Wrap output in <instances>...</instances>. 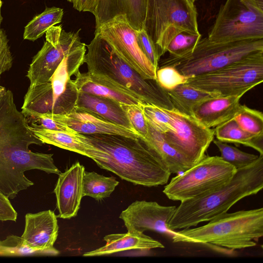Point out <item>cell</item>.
Returning a JSON list of instances; mask_svg holds the SVG:
<instances>
[{
  "label": "cell",
  "mask_w": 263,
  "mask_h": 263,
  "mask_svg": "<svg viewBox=\"0 0 263 263\" xmlns=\"http://www.w3.org/2000/svg\"><path fill=\"white\" fill-rule=\"evenodd\" d=\"M42 145L22 111L14 102L12 91L0 86V192L9 199L33 185L24 173L39 170L59 175L53 154L33 152L30 145Z\"/></svg>",
  "instance_id": "cell-1"
},
{
  "label": "cell",
  "mask_w": 263,
  "mask_h": 263,
  "mask_svg": "<svg viewBox=\"0 0 263 263\" xmlns=\"http://www.w3.org/2000/svg\"><path fill=\"white\" fill-rule=\"evenodd\" d=\"M92 145L88 158L101 168L136 185L166 184L171 173L143 137L85 135Z\"/></svg>",
  "instance_id": "cell-2"
},
{
  "label": "cell",
  "mask_w": 263,
  "mask_h": 263,
  "mask_svg": "<svg viewBox=\"0 0 263 263\" xmlns=\"http://www.w3.org/2000/svg\"><path fill=\"white\" fill-rule=\"evenodd\" d=\"M263 188V155L237 171L226 185L203 196L181 201L167 223L175 231L209 221L223 214L236 203L256 194Z\"/></svg>",
  "instance_id": "cell-3"
},
{
  "label": "cell",
  "mask_w": 263,
  "mask_h": 263,
  "mask_svg": "<svg viewBox=\"0 0 263 263\" xmlns=\"http://www.w3.org/2000/svg\"><path fill=\"white\" fill-rule=\"evenodd\" d=\"M85 61L88 72L126 91L144 103L171 109L174 106L166 91L156 80L143 79L126 64L99 34L86 45Z\"/></svg>",
  "instance_id": "cell-4"
},
{
  "label": "cell",
  "mask_w": 263,
  "mask_h": 263,
  "mask_svg": "<svg viewBox=\"0 0 263 263\" xmlns=\"http://www.w3.org/2000/svg\"><path fill=\"white\" fill-rule=\"evenodd\" d=\"M263 236V208L227 212L201 227L176 231L174 242L202 244L234 250L254 247Z\"/></svg>",
  "instance_id": "cell-5"
},
{
  "label": "cell",
  "mask_w": 263,
  "mask_h": 263,
  "mask_svg": "<svg viewBox=\"0 0 263 263\" xmlns=\"http://www.w3.org/2000/svg\"><path fill=\"white\" fill-rule=\"evenodd\" d=\"M86 45L67 54L46 82L30 85L24 97L22 109L39 113L66 115L76 107L79 91L72 76L84 63Z\"/></svg>",
  "instance_id": "cell-6"
},
{
  "label": "cell",
  "mask_w": 263,
  "mask_h": 263,
  "mask_svg": "<svg viewBox=\"0 0 263 263\" xmlns=\"http://www.w3.org/2000/svg\"><path fill=\"white\" fill-rule=\"evenodd\" d=\"M263 51V39L231 42H212L200 39L191 53L181 57L168 56L161 66L171 65L192 78L213 71L250 55Z\"/></svg>",
  "instance_id": "cell-7"
},
{
  "label": "cell",
  "mask_w": 263,
  "mask_h": 263,
  "mask_svg": "<svg viewBox=\"0 0 263 263\" xmlns=\"http://www.w3.org/2000/svg\"><path fill=\"white\" fill-rule=\"evenodd\" d=\"M143 29L161 57L179 33L200 34L194 3L189 0H146Z\"/></svg>",
  "instance_id": "cell-8"
},
{
  "label": "cell",
  "mask_w": 263,
  "mask_h": 263,
  "mask_svg": "<svg viewBox=\"0 0 263 263\" xmlns=\"http://www.w3.org/2000/svg\"><path fill=\"white\" fill-rule=\"evenodd\" d=\"M236 171L220 156L205 155L197 163L172 178L163 192L174 201L197 198L228 184Z\"/></svg>",
  "instance_id": "cell-9"
},
{
  "label": "cell",
  "mask_w": 263,
  "mask_h": 263,
  "mask_svg": "<svg viewBox=\"0 0 263 263\" xmlns=\"http://www.w3.org/2000/svg\"><path fill=\"white\" fill-rule=\"evenodd\" d=\"M208 38L215 42L263 39V0H227Z\"/></svg>",
  "instance_id": "cell-10"
},
{
  "label": "cell",
  "mask_w": 263,
  "mask_h": 263,
  "mask_svg": "<svg viewBox=\"0 0 263 263\" xmlns=\"http://www.w3.org/2000/svg\"><path fill=\"white\" fill-rule=\"evenodd\" d=\"M263 82V51L218 70L190 78L186 83L218 96H243Z\"/></svg>",
  "instance_id": "cell-11"
},
{
  "label": "cell",
  "mask_w": 263,
  "mask_h": 263,
  "mask_svg": "<svg viewBox=\"0 0 263 263\" xmlns=\"http://www.w3.org/2000/svg\"><path fill=\"white\" fill-rule=\"evenodd\" d=\"M113 48L117 54L145 80L156 79L157 69L140 49L137 31L129 24L124 15H119L102 24L95 29Z\"/></svg>",
  "instance_id": "cell-12"
},
{
  "label": "cell",
  "mask_w": 263,
  "mask_h": 263,
  "mask_svg": "<svg viewBox=\"0 0 263 263\" xmlns=\"http://www.w3.org/2000/svg\"><path fill=\"white\" fill-rule=\"evenodd\" d=\"M165 111L170 116L172 128L163 134L166 140L192 165L196 164L214 139V129L208 128L194 116L183 114L175 108Z\"/></svg>",
  "instance_id": "cell-13"
},
{
  "label": "cell",
  "mask_w": 263,
  "mask_h": 263,
  "mask_svg": "<svg viewBox=\"0 0 263 263\" xmlns=\"http://www.w3.org/2000/svg\"><path fill=\"white\" fill-rule=\"evenodd\" d=\"M80 30L67 32L60 25L46 32V41L33 58L27 71L30 85L47 82L67 54L85 45L81 41Z\"/></svg>",
  "instance_id": "cell-14"
},
{
  "label": "cell",
  "mask_w": 263,
  "mask_h": 263,
  "mask_svg": "<svg viewBox=\"0 0 263 263\" xmlns=\"http://www.w3.org/2000/svg\"><path fill=\"white\" fill-rule=\"evenodd\" d=\"M176 208L155 201L136 200L122 211L119 217L128 232L144 233L149 230L165 234L172 238L176 231L169 229L167 224Z\"/></svg>",
  "instance_id": "cell-15"
},
{
  "label": "cell",
  "mask_w": 263,
  "mask_h": 263,
  "mask_svg": "<svg viewBox=\"0 0 263 263\" xmlns=\"http://www.w3.org/2000/svg\"><path fill=\"white\" fill-rule=\"evenodd\" d=\"M57 217L48 210L25 215V226L21 236L23 244L38 255H58L60 252L54 247L58 235Z\"/></svg>",
  "instance_id": "cell-16"
},
{
  "label": "cell",
  "mask_w": 263,
  "mask_h": 263,
  "mask_svg": "<svg viewBox=\"0 0 263 263\" xmlns=\"http://www.w3.org/2000/svg\"><path fill=\"white\" fill-rule=\"evenodd\" d=\"M84 166L77 162L59 175L54 189L59 211L57 217L70 219L77 216L83 194Z\"/></svg>",
  "instance_id": "cell-17"
},
{
  "label": "cell",
  "mask_w": 263,
  "mask_h": 263,
  "mask_svg": "<svg viewBox=\"0 0 263 263\" xmlns=\"http://www.w3.org/2000/svg\"><path fill=\"white\" fill-rule=\"evenodd\" d=\"M54 116L69 128L81 134H108L130 138L142 137L134 130L76 107L68 114H54Z\"/></svg>",
  "instance_id": "cell-18"
},
{
  "label": "cell",
  "mask_w": 263,
  "mask_h": 263,
  "mask_svg": "<svg viewBox=\"0 0 263 263\" xmlns=\"http://www.w3.org/2000/svg\"><path fill=\"white\" fill-rule=\"evenodd\" d=\"M146 9V0H98L93 13L95 28L116 16L124 15L135 30H140L143 29Z\"/></svg>",
  "instance_id": "cell-19"
},
{
  "label": "cell",
  "mask_w": 263,
  "mask_h": 263,
  "mask_svg": "<svg viewBox=\"0 0 263 263\" xmlns=\"http://www.w3.org/2000/svg\"><path fill=\"white\" fill-rule=\"evenodd\" d=\"M242 95L216 96L198 104L192 116L205 126L212 128L233 118L240 105Z\"/></svg>",
  "instance_id": "cell-20"
},
{
  "label": "cell",
  "mask_w": 263,
  "mask_h": 263,
  "mask_svg": "<svg viewBox=\"0 0 263 263\" xmlns=\"http://www.w3.org/2000/svg\"><path fill=\"white\" fill-rule=\"evenodd\" d=\"M105 246L96 250L85 252V257L110 255L122 251L138 250L148 251L153 249L164 248L159 241L144 233L130 232L108 234L104 237Z\"/></svg>",
  "instance_id": "cell-21"
},
{
  "label": "cell",
  "mask_w": 263,
  "mask_h": 263,
  "mask_svg": "<svg viewBox=\"0 0 263 263\" xmlns=\"http://www.w3.org/2000/svg\"><path fill=\"white\" fill-rule=\"evenodd\" d=\"M76 107L136 132L121 103L114 100L79 92Z\"/></svg>",
  "instance_id": "cell-22"
},
{
  "label": "cell",
  "mask_w": 263,
  "mask_h": 263,
  "mask_svg": "<svg viewBox=\"0 0 263 263\" xmlns=\"http://www.w3.org/2000/svg\"><path fill=\"white\" fill-rule=\"evenodd\" d=\"M75 76L73 81L79 92L109 98L121 104H139L142 103L128 92L88 71L84 73L79 72Z\"/></svg>",
  "instance_id": "cell-23"
},
{
  "label": "cell",
  "mask_w": 263,
  "mask_h": 263,
  "mask_svg": "<svg viewBox=\"0 0 263 263\" xmlns=\"http://www.w3.org/2000/svg\"><path fill=\"white\" fill-rule=\"evenodd\" d=\"M156 152L171 174H180L192 165L160 133L148 124V133L144 138Z\"/></svg>",
  "instance_id": "cell-24"
},
{
  "label": "cell",
  "mask_w": 263,
  "mask_h": 263,
  "mask_svg": "<svg viewBox=\"0 0 263 263\" xmlns=\"http://www.w3.org/2000/svg\"><path fill=\"white\" fill-rule=\"evenodd\" d=\"M29 127L43 144L53 145L88 157L92 145L85 135L77 132L69 133L35 128L30 126Z\"/></svg>",
  "instance_id": "cell-25"
},
{
  "label": "cell",
  "mask_w": 263,
  "mask_h": 263,
  "mask_svg": "<svg viewBox=\"0 0 263 263\" xmlns=\"http://www.w3.org/2000/svg\"><path fill=\"white\" fill-rule=\"evenodd\" d=\"M215 128V136L217 140L250 147L263 155V135L256 136L246 132L239 127L233 118Z\"/></svg>",
  "instance_id": "cell-26"
},
{
  "label": "cell",
  "mask_w": 263,
  "mask_h": 263,
  "mask_svg": "<svg viewBox=\"0 0 263 263\" xmlns=\"http://www.w3.org/2000/svg\"><path fill=\"white\" fill-rule=\"evenodd\" d=\"M165 91L174 108L183 114L191 116L193 108L197 105L209 98L218 96L187 83L181 84Z\"/></svg>",
  "instance_id": "cell-27"
},
{
  "label": "cell",
  "mask_w": 263,
  "mask_h": 263,
  "mask_svg": "<svg viewBox=\"0 0 263 263\" xmlns=\"http://www.w3.org/2000/svg\"><path fill=\"white\" fill-rule=\"evenodd\" d=\"M64 12L62 8L46 7L25 27L23 38L34 41L41 37L51 27L61 22Z\"/></svg>",
  "instance_id": "cell-28"
},
{
  "label": "cell",
  "mask_w": 263,
  "mask_h": 263,
  "mask_svg": "<svg viewBox=\"0 0 263 263\" xmlns=\"http://www.w3.org/2000/svg\"><path fill=\"white\" fill-rule=\"evenodd\" d=\"M119 183L112 176L106 177L95 172L84 171L83 177V194L97 201L110 196Z\"/></svg>",
  "instance_id": "cell-29"
},
{
  "label": "cell",
  "mask_w": 263,
  "mask_h": 263,
  "mask_svg": "<svg viewBox=\"0 0 263 263\" xmlns=\"http://www.w3.org/2000/svg\"><path fill=\"white\" fill-rule=\"evenodd\" d=\"M239 127L256 136L263 135V114L261 111L240 105L233 117Z\"/></svg>",
  "instance_id": "cell-30"
},
{
  "label": "cell",
  "mask_w": 263,
  "mask_h": 263,
  "mask_svg": "<svg viewBox=\"0 0 263 263\" xmlns=\"http://www.w3.org/2000/svg\"><path fill=\"white\" fill-rule=\"evenodd\" d=\"M213 142L218 148L222 159L233 166L236 170L252 164L259 157L258 155L244 152L235 146L217 139H214Z\"/></svg>",
  "instance_id": "cell-31"
},
{
  "label": "cell",
  "mask_w": 263,
  "mask_h": 263,
  "mask_svg": "<svg viewBox=\"0 0 263 263\" xmlns=\"http://www.w3.org/2000/svg\"><path fill=\"white\" fill-rule=\"evenodd\" d=\"M147 124L156 131L165 134L172 128L170 116L164 108L154 104L140 103Z\"/></svg>",
  "instance_id": "cell-32"
},
{
  "label": "cell",
  "mask_w": 263,
  "mask_h": 263,
  "mask_svg": "<svg viewBox=\"0 0 263 263\" xmlns=\"http://www.w3.org/2000/svg\"><path fill=\"white\" fill-rule=\"evenodd\" d=\"M201 38V34L182 31L177 34L170 42L166 51L170 56L181 57L193 51Z\"/></svg>",
  "instance_id": "cell-33"
},
{
  "label": "cell",
  "mask_w": 263,
  "mask_h": 263,
  "mask_svg": "<svg viewBox=\"0 0 263 263\" xmlns=\"http://www.w3.org/2000/svg\"><path fill=\"white\" fill-rule=\"evenodd\" d=\"M191 77L181 73L175 67L163 66L156 71V81L165 91L172 90L177 86L186 83Z\"/></svg>",
  "instance_id": "cell-34"
},
{
  "label": "cell",
  "mask_w": 263,
  "mask_h": 263,
  "mask_svg": "<svg viewBox=\"0 0 263 263\" xmlns=\"http://www.w3.org/2000/svg\"><path fill=\"white\" fill-rule=\"evenodd\" d=\"M38 255L36 253L23 244L21 237L8 235L4 240H0V256Z\"/></svg>",
  "instance_id": "cell-35"
},
{
  "label": "cell",
  "mask_w": 263,
  "mask_h": 263,
  "mask_svg": "<svg viewBox=\"0 0 263 263\" xmlns=\"http://www.w3.org/2000/svg\"><path fill=\"white\" fill-rule=\"evenodd\" d=\"M139 104H121L134 129L145 138L148 133V124Z\"/></svg>",
  "instance_id": "cell-36"
},
{
  "label": "cell",
  "mask_w": 263,
  "mask_h": 263,
  "mask_svg": "<svg viewBox=\"0 0 263 263\" xmlns=\"http://www.w3.org/2000/svg\"><path fill=\"white\" fill-rule=\"evenodd\" d=\"M136 38L138 46L143 53L157 69L160 56L153 41L144 29L137 31Z\"/></svg>",
  "instance_id": "cell-37"
},
{
  "label": "cell",
  "mask_w": 263,
  "mask_h": 263,
  "mask_svg": "<svg viewBox=\"0 0 263 263\" xmlns=\"http://www.w3.org/2000/svg\"><path fill=\"white\" fill-rule=\"evenodd\" d=\"M12 62L8 40L5 32L0 28V75L11 68Z\"/></svg>",
  "instance_id": "cell-38"
},
{
  "label": "cell",
  "mask_w": 263,
  "mask_h": 263,
  "mask_svg": "<svg viewBox=\"0 0 263 263\" xmlns=\"http://www.w3.org/2000/svg\"><path fill=\"white\" fill-rule=\"evenodd\" d=\"M17 213L11 204L9 199L0 192V221L15 222Z\"/></svg>",
  "instance_id": "cell-39"
},
{
  "label": "cell",
  "mask_w": 263,
  "mask_h": 263,
  "mask_svg": "<svg viewBox=\"0 0 263 263\" xmlns=\"http://www.w3.org/2000/svg\"><path fill=\"white\" fill-rule=\"evenodd\" d=\"M73 7L80 12H89L93 13L98 0H67Z\"/></svg>",
  "instance_id": "cell-40"
},
{
  "label": "cell",
  "mask_w": 263,
  "mask_h": 263,
  "mask_svg": "<svg viewBox=\"0 0 263 263\" xmlns=\"http://www.w3.org/2000/svg\"><path fill=\"white\" fill-rule=\"evenodd\" d=\"M2 20H3V17L2 16L1 13H0V28H1V25Z\"/></svg>",
  "instance_id": "cell-41"
},
{
  "label": "cell",
  "mask_w": 263,
  "mask_h": 263,
  "mask_svg": "<svg viewBox=\"0 0 263 263\" xmlns=\"http://www.w3.org/2000/svg\"><path fill=\"white\" fill-rule=\"evenodd\" d=\"M2 5V2L1 0H0V13H1V7Z\"/></svg>",
  "instance_id": "cell-42"
},
{
  "label": "cell",
  "mask_w": 263,
  "mask_h": 263,
  "mask_svg": "<svg viewBox=\"0 0 263 263\" xmlns=\"http://www.w3.org/2000/svg\"><path fill=\"white\" fill-rule=\"evenodd\" d=\"M189 1H191L192 3H194V2H195V1H196L197 0H189Z\"/></svg>",
  "instance_id": "cell-43"
},
{
  "label": "cell",
  "mask_w": 263,
  "mask_h": 263,
  "mask_svg": "<svg viewBox=\"0 0 263 263\" xmlns=\"http://www.w3.org/2000/svg\"><path fill=\"white\" fill-rule=\"evenodd\" d=\"M1 76V75H0Z\"/></svg>",
  "instance_id": "cell-44"
}]
</instances>
